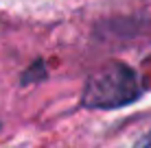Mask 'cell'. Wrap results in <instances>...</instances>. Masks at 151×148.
<instances>
[{
	"mask_svg": "<svg viewBox=\"0 0 151 148\" xmlns=\"http://www.w3.org/2000/svg\"><path fill=\"white\" fill-rule=\"evenodd\" d=\"M138 148H151V133H149L147 137H145L142 142H140V146H138Z\"/></svg>",
	"mask_w": 151,
	"mask_h": 148,
	"instance_id": "2",
	"label": "cell"
},
{
	"mask_svg": "<svg viewBox=\"0 0 151 148\" xmlns=\"http://www.w3.org/2000/svg\"><path fill=\"white\" fill-rule=\"evenodd\" d=\"M142 94L138 76L127 65H110L88 81L83 105L92 109H116L129 105Z\"/></svg>",
	"mask_w": 151,
	"mask_h": 148,
	"instance_id": "1",
	"label": "cell"
}]
</instances>
